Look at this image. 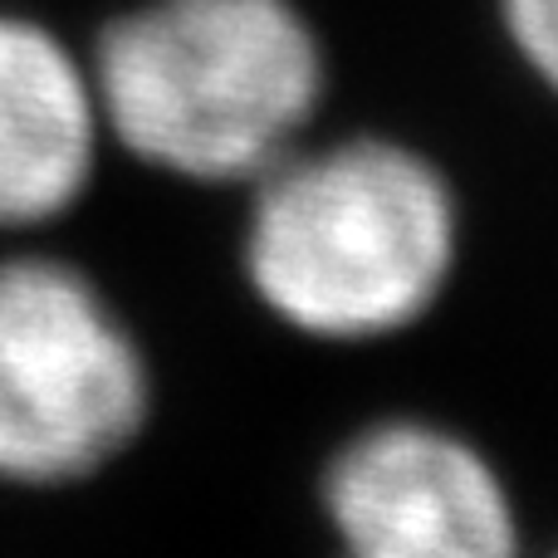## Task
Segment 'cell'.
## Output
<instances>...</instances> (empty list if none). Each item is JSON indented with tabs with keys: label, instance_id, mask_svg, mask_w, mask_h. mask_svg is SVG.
I'll use <instances>...</instances> for the list:
<instances>
[{
	"label": "cell",
	"instance_id": "cell-1",
	"mask_svg": "<svg viewBox=\"0 0 558 558\" xmlns=\"http://www.w3.org/2000/svg\"><path fill=\"white\" fill-rule=\"evenodd\" d=\"M461 260L446 172L397 137L299 143L251 182L241 270L284 328L377 343L416 328Z\"/></svg>",
	"mask_w": 558,
	"mask_h": 558
},
{
	"label": "cell",
	"instance_id": "cell-2",
	"mask_svg": "<svg viewBox=\"0 0 558 558\" xmlns=\"http://www.w3.org/2000/svg\"><path fill=\"white\" fill-rule=\"evenodd\" d=\"M88 69L108 143L202 186H251L304 143L328 88L294 0H143L98 29Z\"/></svg>",
	"mask_w": 558,
	"mask_h": 558
},
{
	"label": "cell",
	"instance_id": "cell-3",
	"mask_svg": "<svg viewBox=\"0 0 558 558\" xmlns=\"http://www.w3.org/2000/svg\"><path fill=\"white\" fill-rule=\"evenodd\" d=\"M147 416L153 367L113 299L54 255L0 260V481H88Z\"/></svg>",
	"mask_w": 558,
	"mask_h": 558
},
{
	"label": "cell",
	"instance_id": "cell-4",
	"mask_svg": "<svg viewBox=\"0 0 558 558\" xmlns=\"http://www.w3.org/2000/svg\"><path fill=\"white\" fill-rule=\"evenodd\" d=\"M338 558H524L500 465L426 416H387L328 456L324 485Z\"/></svg>",
	"mask_w": 558,
	"mask_h": 558
},
{
	"label": "cell",
	"instance_id": "cell-5",
	"mask_svg": "<svg viewBox=\"0 0 558 558\" xmlns=\"http://www.w3.org/2000/svg\"><path fill=\"white\" fill-rule=\"evenodd\" d=\"M94 69L45 20L0 10V231L74 211L104 153Z\"/></svg>",
	"mask_w": 558,
	"mask_h": 558
},
{
	"label": "cell",
	"instance_id": "cell-6",
	"mask_svg": "<svg viewBox=\"0 0 558 558\" xmlns=\"http://www.w3.org/2000/svg\"><path fill=\"white\" fill-rule=\"evenodd\" d=\"M500 25L520 64L558 98V0H500Z\"/></svg>",
	"mask_w": 558,
	"mask_h": 558
},
{
	"label": "cell",
	"instance_id": "cell-7",
	"mask_svg": "<svg viewBox=\"0 0 558 558\" xmlns=\"http://www.w3.org/2000/svg\"><path fill=\"white\" fill-rule=\"evenodd\" d=\"M549 558H558V554H549Z\"/></svg>",
	"mask_w": 558,
	"mask_h": 558
}]
</instances>
